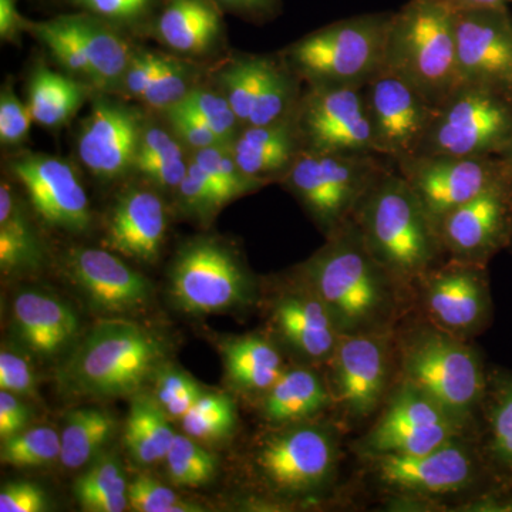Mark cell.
I'll return each instance as SVG.
<instances>
[{
	"label": "cell",
	"instance_id": "83f0119b",
	"mask_svg": "<svg viewBox=\"0 0 512 512\" xmlns=\"http://www.w3.org/2000/svg\"><path fill=\"white\" fill-rule=\"evenodd\" d=\"M13 326L20 342L37 356L63 352L79 332V318L67 303L43 292L19 293L13 301Z\"/></svg>",
	"mask_w": 512,
	"mask_h": 512
},
{
	"label": "cell",
	"instance_id": "681fc988",
	"mask_svg": "<svg viewBox=\"0 0 512 512\" xmlns=\"http://www.w3.org/2000/svg\"><path fill=\"white\" fill-rule=\"evenodd\" d=\"M28 103L16 96L10 79L0 92V143L3 147H19L28 140L32 128Z\"/></svg>",
	"mask_w": 512,
	"mask_h": 512
},
{
	"label": "cell",
	"instance_id": "603a6c76",
	"mask_svg": "<svg viewBox=\"0 0 512 512\" xmlns=\"http://www.w3.org/2000/svg\"><path fill=\"white\" fill-rule=\"evenodd\" d=\"M377 477L400 493L433 497L456 493L473 483L476 463L458 440L424 454H384L372 457Z\"/></svg>",
	"mask_w": 512,
	"mask_h": 512
},
{
	"label": "cell",
	"instance_id": "6f0895ef",
	"mask_svg": "<svg viewBox=\"0 0 512 512\" xmlns=\"http://www.w3.org/2000/svg\"><path fill=\"white\" fill-rule=\"evenodd\" d=\"M30 420L26 404L16 394L0 392V439L5 440L25 430Z\"/></svg>",
	"mask_w": 512,
	"mask_h": 512
},
{
	"label": "cell",
	"instance_id": "8992f818",
	"mask_svg": "<svg viewBox=\"0 0 512 512\" xmlns=\"http://www.w3.org/2000/svg\"><path fill=\"white\" fill-rule=\"evenodd\" d=\"M512 141V87L458 83L436 107L416 156H501Z\"/></svg>",
	"mask_w": 512,
	"mask_h": 512
},
{
	"label": "cell",
	"instance_id": "2e32d148",
	"mask_svg": "<svg viewBox=\"0 0 512 512\" xmlns=\"http://www.w3.org/2000/svg\"><path fill=\"white\" fill-rule=\"evenodd\" d=\"M97 93L77 134V156L94 177L116 181L136 167L138 143L147 117L126 101Z\"/></svg>",
	"mask_w": 512,
	"mask_h": 512
},
{
	"label": "cell",
	"instance_id": "94428289",
	"mask_svg": "<svg viewBox=\"0 0 512 512\" xmlns=\"http://www.w3.org/2000/svg\"><path fill=\"white\" fill-rule=\"evenodd\" d=\"M500 157H503L504 160L507 161V163L510 164V167L512 168V141L510 143V146L505 148L503 154H501Z\"/></svg>",
	"mask_w": 512,
	"mask_h": 512
},
{
	"label": "cell",
	"instance_id": "1f68e13d",
	"mask_svg": "<svg viewBox=\"0 0 512 512\" xmlns=\"http://www.w3.org/2000/svg\"><path fill=\"white\" fill-rule=\"evenodd\" d=\"M187 147L173 128L146 119L138 143L136 167L148 184L157 190L177 191L190 165Z\"/></svg>",
	"mask_w": 512,
	"mask_h": 512
},
{
	"label": "cell",
	"instance_id": "bcb514c9",
	"mask_svg": "<svg viewBox=\"0 0 512 512\" xmlns=\"http://www.w3.org/2000/svg\"><path fill=\"white\" fill-rule=\"evenodd\" d=\"M175 194L181 210L200 221L212 220V217L229 202L224 192L211 180L210 175L192 161V158L187 174L178 185Z\"/></svg>",
	"mask_w": 512,
	"mask_h": 512
},
{
	"label": "cell",
	"instance_id": "f1b7e54d",
	"mask_svg": "<svg viewBox=\"0 0 512 512\" xmlns=\"http://www.w3.org/2000/svg\"><path fill=\"white\" fill-rule=\"evenodd\" d=\"M82 45L93 72L97 93L119 94L134 47L126 33L89 13L62 15Z\"/></svg>",
	"mask_w": 512,
	"mask_h": 512
},
{
	"label": "cell",
	"instance_id": "7bdbcfd3",
	"mask_svg": "<svg viewBox=\"0 0 512 512\" xmlns=\"http://www.w3.org/2000/svg\"><path fill=\"white\" fill-rule=\"evenodd\" d=\"M165 461L168 477L177 487H200L208 483L217 470V458L190 436L175 434Z\"/></svg>",
	"mask_w": 512,
	"mask_h": 512
},
{
	"label": "cell",
	"instance_id": "d6986e66",
	"mask_svg": "<svg viewBox=\"0 0 512 512\" xmlns=\"http://www.w3.org/2000/svg\"><path fill=\"white\" fill-rule=\"evenodd\" d=\"M456 10L460 83L512 87V12L508 5Z\"/></svg>",
	"mask_w": 512,
	"mask_h": 512
},
{
	"label": "cell",
	"instance_id": "52a82bcc",
	"mask_svg": "<svg viewBox=\"0 0 512 512\" xmlns=\"http://www.w3.org/2000/svg\"><path fill=\"white\" fill-rule=\"evenodd\" d=\"M392 167L396 165L379 154L303 151L279 184L329 237L352 218L366 191Z\"/></svg>",
	"mask_w": 512,
	"mask_h": 512
},
{
	"label": "cell",
	"instance_id": "e575fe53",
	"mask_svg": "<svg viewBox=\"0 0 512 512\" xmlns=\"http://www.w3.org/2000/svg\"><path fill=\"white\" fill-rule=\"evenodd\" d=\"M165 413L158 400L144 394L131 403L124 441L128 453L140 466H153L167 457L175 433Z\"/></svg>",
	"mask_w": 512,
	"mask_h": 512
},
{
	"label": "cell",
	"instance_id": "11a10c76",
	"mask_svg": "<svg viewBox=\"0 0 512 512\" xmlns=\"http://www.w3.org/2000/svg\"><path fill=\"white\" fill-rule=\"evenodd\" d=\"M47 498L45 491L30 481H15L3 485L0 491V511L40 512L45 511Z\"/></svg>",
	"mask_w": 512,
	"mask_h": 512
},
{
	"label": "cell",
	"instance_id": "7402d4cb",
	"mask_svg": "<svg viewBox=\"0 0 512 512\" xmlns=\"http://www.w3.org/2000/svg\"><path fill=\"white\" fill-rule=\"evenodd\" d=\"M420 282L424 306L436 328L460 338L487 322L491 303L485 266L450 259Z\"/></svg>",
	"mask_w": 512,
	"mask_h": 512
},
{
	"label": "cell",
	"instance_id": "b9f144b4",
	"mask_svg": "<svg viewBox=\"0 0 512 512\" xmlns=\"http://www.w3.org/2000/svg\"><path fill=\"white\" fill-rule=\"evenodd\" d=\"M181 420L185 433L192 439L220 440L234 431L237 409L225 394L202 393Z\"/></svg>",
	"mask_w": 512,
	"mask_h": 512
},
{
	"label": "cell",
	"instance_id": "4dcf8cb0",
	"mask_svg": "<svg viewBox=\"0 0 512 512\" xmlns=\"http://www.w3.org/2000/svg\"><path fill=\"white\" fill-rule=\"evenodd\" d=\"M45 249L29 220L28 211L9 183L0 185V268L3 274L39 269Z\"/></svg>",
	"mask_w": 512,
	"mask_h": 512
},
{
	"label": "cell",
	"instance_id": "4316f807",
	"mask_svg": "<svg viewBox=\"0 0 512 512\" xmlns=\"http://www.w3.org/2000/svg\"><path fill=\"white\" fill-rule=\"evenodd\" d=\"M229 150L242 173L265 185L281 183L303 153L293 113L274 123L242 127Z\"/></svg>",
	"mask_w": 512,
	"mask_h": 512
},
{
	"label": "cell",
	"instance_id": "7a4b0ae2",
	"mask_svg": "<svg viewBox=\"0 0 512 512\" xmlns=\"http://www.w3.org/2000/svg\"><path fill=\"white\" fill-rule=\"evenodd\" d=\"M302 279L318 293L340 332L375 330L389 315L397 285L370 254L350 218L302 266Z\"/></svg>",
	"mask_w": 512,
	"mask_h": 512
},
{
	"label": "cell",
	"instance_id": "7dc6e473",
	"mask_svg": "<svg viewBox=\"0 0 512 512\" xmlns=\"http://www.w3.org/2000/svg\"><path fill=\"white\" fill-rule=\"evenodd\" d=\"M128 504L138 512H194L200 505L187 503L154 478L138 476L128 484Z\"/></svg>",
	"mask_w": 512,
	"mask_h": 512
},
{
	"label": "cell",
	"instance_id": "f35d334b",
	"mask_svg": "<svg viewBox=\"0 0 512 512\" xmlns=\"http://www.w3.org/2000/svg\"><path fill=\"white\" fill-rule=\"evenodd\" d=\"M26 33L42 43L67 74L94 89L92 67L86 53L62 15L47 20L28 19Z\"/></svg>",
	"mask_w": 512,
	"mask_h": 512
},
{
	"label": "cell",
	"instance_id": "ac0fdd59",
	"mask_svg": "<svg viewBox=\"0 0 512 512\" xmlns=\"http://www.w3.org/2000/svg\"><path fill=\"white\" fill-rule=\"evenodd\" d=\"M440 237L454 261L487 266L512 241V178L466 202L444 218Z\"/></svg>",
	"mask_w": 512,
	"mask_h": 512
},
{
	"label": "cell",
	"instance_id": "8fae6325",
	"mask_svg": "<svg viewBox=\"0 0 512 512\" xmlns=\"http://www.w3.org/2000/svg\"><path fill=\"white\" fill-rule=\"evenodd\" d=\"M396 168L439 231L451 211L512 178L510 164L500 156H414Z\"/></svg>",
	"mask_w": 512,
	"mask_h": 512
},
{
	"label": "cell",
	"instance_id": "6da1fadb",
	"mask_svg": "<svg viewBox=\"0 0 512 512\" xmlns=\"http://www.w3.org/2000/svg\"><path fill=\"white\" fill-rule=\"evenodd\" d=\"M352 220L370 254L397 285L421 281L447 255L439 228L396 167L366 191Z\"/></svg>",
	"mask_w": 512,
	"mask_h": 512
},
{
	"label": "cell",
	"instance_id": "484cf974",
	"mask_svg": "<svg viewBox=\"0 0 512 512\" xmlns=\"http://www.w3.org/2000/svg\"><path fill=\"white\" fill-rule=\"evenodd\" d=\"M303 291L282 296L274 309L279 332L296 352L313 362L332 359L342 332L318 293L303 281Z\"/></svg>",
	"mask_w": 512,
	"mask_h": 512
},
{
	"label": "cell",
	"instance_id": "74e56055",
	"mask_svg": "<svg viewBox=\"0 0 512 512\" xmlns=\"http://www.w3.org/2000/svg\"><path fill=\"white\" fill-rule=\"evenodd\" d=\"M200 76V66L190 59L174 53H160L156 77L141 104L163 114L180 104L195 87L200 86Z\"/></svg>",
	"mask_w": 512,
	"mask_h": 512
},
{
	"label": "cell",
	"instance_id": "91938a15",
	"mask_svg": "<svg viewBox=\"0 0 512 512\" xmlns=\"http://www.w3.org/2000/svg\"><path fill=\"white\" fill-rule=\"evenodd\" d=\"M451 8L467 9L480 8V6L508 5L512 0H444Z\"/></svg>",
	"mask_w": 512,
	"mask_h": 512
},
{
	"label": "cell",
	"instance_id": "db71d44e",
	"mask_svg": "<svg viewBox=\"0 0 512 512\" xmlns=\"http://www.w3.org/2000/svg\"><path fill=\"white\" fill-rule=\"evenodd\" d=\"M0 389L16 396L36 394V379L32 367L23 357L2 350L0 353Z\"/></svg>",
	"mask_w": 512,
	"mask_h": 512
},
{
	"label": "cell",
	"instance_id": "5bb4252c",
	"mask_svg": "<svg viewBox=\"0 0 512 512\" xmlns=\"http://www.w3.org/2000/svg\"><path fill=\"white\" fill-rule=\"evenodd\" d=\"M363 89L376 153L394 165L416 156L437 106L384 69Z\"/></svg>",
	"mask_w": 512,
	"mask_h": 512
},
{
	"label": "cell",
	"instance_id": "f907efd6",
	"mask_svg": "<svg viewBox=\"0 0 512 512\" xmlns=\"http://www.w3.org/2000/svg\"><path fill=\"white\" fill-rule=\"evenodd\" d=\"M491 448L503 466L512 468V382L498 390L490 414Z\"/></svg>",
	"mask_w": 512,
	"mask_h": 512
},
{
	"label": "cell",
	"instance_id": "3957f363",
	"mask_svg": "<svg viewBox=\"0 0 512 512\" xmlns=\"http://www.w3.org/2000/svg\"><path fill=\"white\" fill-rule=\"evenodd\" d=\"M164 357L151 330L123 318L100 320L59 372V383L74 396L109 397L136 393Z\"/></svg>",
	"mask_w": 512,
	"mask_h": 512
},
{
	"label": "cell",
	"instance_id": "ffe728a7",
	"mask_svg": "<svg viewBox=\"0 0 512 512\" xmlns=\"http://www.w3.org/2000/svg\"><path fill=\"white\" fill-rule=\"evenodd\" d=\"M330 362L336 397L348 416L365 419L375 412L389 380V342L383 332L343 333Z\"/></svg>",
	"mask_w": 512,
	"mask_h": 512
},
{
	"label": "cell",
	"instance_id": "e0dca14e",
	"mask_svg": "<svg viewBox=\"0 0 512 512\" xmlns=\"http://www.w3.org/2000/svg\"><path fill=\"white\" fill-rule=\"evenodd\" d=\"M8 165L10 173L25 188L33 211L47 227L72 234L89 229V197L66 160L28 151L10 158Z\"/></svg>",
	"mask_w": 512,
	"mask_h": 512
},
{
	"label": "cell",
	"instance_id": "44dd1931",
	"mask_svg": "<svg viewBox=\"0 0 512 512\" xmlns=\"http://www.w3.org/2000/svg\"><path fill=\"white\" fill-rule=\"evenodd\" d=\"M64 268L94 311L109 318L141 311L150 303L147 279L110 249H72Z\"/></svg>",
	"mask_w": 512,
	"mask_h": 512
},
{
	"label": "cell",
	"instance_id": "c3c4849f",
	"mask_svg": "<svg viewBox=\"0 0 512 512\" xmlns=\"http://www.w3.org/2000/svg\"><path fill=\"white\" fill-rule=\"evenodd\" d=\"M201 387L187 373L180 370H164L157 380V400L167 414L183 419L200 399Z\"/></svg>",
	"mask_w": 512,
	"mask_h": 512
},
{
	"label": "cell",
	"instance_id": "9a60e30c",
	"mask_svg": "<svg viewBox=\"0 0 512 512\" xmlns=\"http://www.w3.org/2000/svg\"><path fill=\"white\" fill-rule=\"evenodd\" d=\"M336 450L328 430L302 424L266 437L255 463L275 491L306 494L328 483L335 470Z\"/></svg>",
	"mask_w": 512,
	"mask_h": 512
},
{
	"label": "cell",
	"instance_id": "680465c9",
	"mask_svg": "<svg viewBox=\"0 0 512 512\" xmlns=\"http://www.w3.org/2000/svg\"><path fill=\"white\" fill-rule=\"evenodd\" d=\"M28 19L20 15L18 0H0V39L3 43L20 45Z\"/></svg>",
	"mask_w": 512,
	"mask_h": 512
},
{
	"label": "cell",
	"instance_id": "ba28073f",
	"mask_svg": "<svg viewBox=\"0 0 512 512\" xmlns=\"http://www.w3.org/2000/svg\"><path fill=\"white\" fill-rule=\"evenodd\" d=\"M404 380L466 423L484 394L481 360L463 340L439 328L414 333L403 346Z\"/></svg>",
	"mask_w": 512,
	"mask_h": 512
},
{
	"label": "cell",
	"instance_id": "5b68a950",
	"mask_svg": "<svg viewBox=\"0 0 512 512\" xmlns=\"http://www.w3.org/2000/svg\"><path fill=\"white\" fill-rule=\"evenodd\" d=\"M393 13H363L329 23L279 53L305 86L363 89L382 72Z\"/></svg>",
	"mask_w": 512,
	"mask_h": 512
},
{
	"label": "cell",
	"instance_id": "d4e9b609",
	"mask_svg": "<svg viewBox=\"0 0 512 512\" xmlns=\"http://www.w3.org/2000/svg\"><path fill=\"white\" fill-rule=\"evenodd\" d=\"M222 15L215 0H163L148 35L174 55L205 56L225 39Z\"/></svg>",
	"mask_w": 512,
	"mask_h": 512
},
{
	"label": "cell",
	"instance_id": "cb8c5ba5",
	"mask_svg": "<svg viewBox=\"0 0 512 512\" xmlns=\"http://www.w3.org/2000/svg\"><path fill=\"white\" fill-rule=\"evenodd\" d=\"M167 228V208L160 194L128 188L111 208L104 245L117 255L151 264L160 256Z\"/></svg>",
	"mask_w": 512,
	"mask_h": 512
},
{
	"label": "cell",
	"instance_id": "816d5d0a",
	"mask_svg": "<svg viewBox=\"0 0 512 512\" xmlns=\"http://www.w3.org/2000/svg\"><path fill=\"white\" fill-rule=\"evenodd\" d=\"M163 114L167 119L168 126L173 128L175 136L180 138L181 143L187 147L190 153L208 147L225 146L220 137L197 114L185 109L181 104L171 107Z\"/></svg>",
	"mask_w": 512,
	"mask_h": 512
},
{
	"label": "cell",
	"instance_id": "8d00e7d4",
	"mask_svg": "<svg viewBox=\"0 0 512 512\" xmlns=\"http://www.w3.org/2000/svg\"><path fill=\"white\" fill-rule=\"evenodd\" d=\"M127 488L119 461L103 457L74 483V495L83 510L121 512L128 504Z\"/></svg>",
	"mask_w": 512,
	"mask_h": 512
},
{
	"label": "cell",
	"instance_id": "277c9868",
	"mask_svg": "<svg viewBox=\"0 0 512 512\" xmlns=\"http://www.w3.org/2000/svg\"><path fill=\"white\" fill-rule=\"evenodd\" d=\"M456 13L444 0H409L393 13L383 69L439 106L458 80Z\"/></svg>",
	"mask_w": 512,
	"mask_h": 512
},
{
	"label": "cell",
	"instance_id": "f6af8a7d",
	"mask_svg": "<svg viewBox=\"0 0 512 512\" xmlns=\"http://www.w3.org/2000/svg\"><path fill=\"white\" fill-rule=\"evenodd\" d=\"M180 104L197 114L220 137L225 146H229L244 127L232 110L227 97L215 86L208 87L200 84Z\"/></svg>",
	"mask_w": 512,
	"mask_h": 512
},
{
	"label": "cell",
	"instance_id": "836d02e7",
	"mask_svg": "<svg viewBox=\"0 0 512 512\" xmlns=\"http://www.w3.org/2000/svg\"><path fill=\"white\" fill-rule=\"evenodd\" d=\"M224 359L231 382L249 392H268L285 372L281 353L259 336L227 343Z\"/></svg>",
	"mask_w": 512,
	"mask_h": 512
},
{
	"label": "cell",
	"instance_id": "4fadbf2b",
	"mask_svg": "<svg viewBox=\"0 0 512 512\" xmlns=\"http://www.w3.org/2000/svg\"><path fill=\"white\" fill-rule=\"evenodd\" d=\"M463 427L427 394L403 382L365 437V450L372 457L429 453L457 440Z\"/></svg>",
	"mask_w": 512,
	"mask_h": 512
},
{
	"label": "cell",
	"instance_id": "30bf717a",
	"mask_svg": "<svg viewBox=\"0 0 512 512\" xmlns=\"http://www.w3.org/2000/svg\"><path fill=\"white\" fill-rule=\"evenodd\" d=\"M293 121L306 153L377 154L365 89L305 86Z\"/></svg>",
	"mask_w": 512,
	"mask_h": 512
},
{
	"label": "cell",
	"instance_id": "ee69618b",
	"mask_svg": "<svg viewBox=\"0 0 512 512\" xmlns=\"http://www.w3.org/2000/svg\"><path fill=\"white\" fill-rule=\"evenodd\" d=\"M191 158L210 175L211 180L224 192L229 202L266 187L261 181L242 173L229 146H214L194 151Z\"/></svg>",
	"mask_w": 512,
	"mask_h": 512
},
{
	"label": "cell",
	"instance_id": "60d3db41",
	"mask_svg": "<svg viewBox=\"0 0 512 512\" xmlns=\"http://www.w3.org/2000/svg\"><path fill=\"white\" fill-rule=\"evenodd\" d=\"M62 439L52 427L25 429L2 440L0 460L15 467H39L60 458Z\"/></svg>",
	"mask_w": 512,
	"mask_h": 512
},
{
	"label": "cell",
	"instance_id": "ab89813d",
	"mask_svg": "<svg viewBox=\"0 0 512 512\" xmlns=\"http://www.w3.org/2000/svg\"><path fill=\"white\" fill-rule=\"evenodd\" d=\"M79 12L96 16L123 33H150L163 0H67Z\"/></svg>",
	"mask_w": 512,
	"mask_h": 512
},
{
	"label": "cell",
	"instance_id": "9f6ffc18",
	"mask_svg": "<svg viewBox=\"0 0 512 512\" xmlns=\"http://www.w3.org/2000/svg\"><path fill=\"white\" fill-rule=\"evenodd\" d=\"M222 12L238 18L264 25L282 13V0H215Z\"/></svg>",
	"mask_w": 512,
	"mask_h": 512
},
{
	"label": "cell",
	"instance_id": "d590c367",
	"mask_svg": "<svg viewBox=\"0 0 512 512\" xmlns=\"http://www.w3.org/2000/svg\"><path fill=\"white\" fill-rule=\"evenodd\" d=\"M114 430L116 421L104 410H73L67 416L60 434L62 450L59 460L64 467L72 470L86 466L109 443Z\"/></svg>",
	"mask_w": 512,
	"mask_h": 512
},
{
	"label": "cell",
	"instance_id": "d6a6232c",
	"mask_svg": "<svg viewBox=\"0 0 512 512\" xmlns=\"http://www.w3.org/2000/svg\"><path fill=\"white\" fill-rule=\"evenodd\" d=\"M330 393L308 369L285 370L265 394V419L278 424L301 423L329 406Z\"/></svg>",
	"mask_w": 512,
	"mask_h": 512
},
{
	"label": "cell",
	"instance_id": "9c48e42d",
	"mask_svg": "<svg viewBox=\"0 0 512 512\" xmlns=\"http://www.w3.org/2000/svg\"><path fill=\"white\" fill-rule=\"evenodd\" d=\"M251 288L241 258L220 239H190L171 265V296L177 308L188 315L231 311L249 302Z\"/></svg>",
	"mask_w": 512,
	"mask_h": 512
},
{
	"label": "cell",
	"instance_id": "6125c7cd",
	"mask_svg": "<svg viewBox=\"0 0 512 512\" xmlns=\"http://www.w3.org/2000/svg\"><path fill=\"white\" fill-rule=\"evenodd\" d=\"M510 247L512 248V241H511V245H510Z\"/></svg>",
	"mask_w": 512,
	"mask_h": 512
},
{
	"label": "cell",
	"instance_id": "f5cc1de1",
	"mask_svg": "<svg viewBox=\"0 0 512 512\" xmlns=\"http://www.w3.org/2000/svg\"><path fill=\"white\" fill-rule=\"evenodd\" d=\"M160 52L134 47L133 56L121 82L119 96L141 103L148 87L156 77Z\"/></svg>",
	"mask_w": 512,
	"mask_h": 512
},
{
	"label": "cell",
	"instance_id": "7c38bea8",
	"mask_svg": "<svg viewBox=\"0 0 512 512\" xmlns=\"http://www.w3.org/2000/svg\"><path fill=\"white\" fill-rule=\"evenodd\" d=\"M215 87L244 126H262L291 116L303 90L281 53L239 55L215 73Z\"/></svg>",
	"mask_w": 512,
	"mask_h": 512
},
{
	"label": "cell",
	"instance_id": "f546056e",
	"mask_svg": "<svg viewBox=\"0 0 512 512\" xmlns=\"http://www.w3.org/2000/svg\"><path fill=\"white\" fill-rule=\"evenodd\" d=\"M96 93L90 84L70 74L53 72L46 64L39 63L30 73L28 106L35 123L56 130L66 126Z\"/></svg>",
	"mask_w": 512,
	"mask_h": 512
}]
</instances>
